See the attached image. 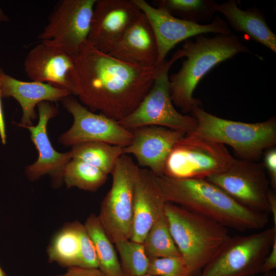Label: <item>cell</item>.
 Here are the masks:
<instances>
[{"label":"cell","mask_w":276,"mask_h":276,"mask_svg":"<svg viewBox=\"0 0 276 276\" xmlns=\"http://www.w3.org/2000/svg\"><path fill=\"white\" fill-rule=\"evenodd\" d=\"M139 168L129 155L123 154L111 173V187L101 203L98 218L112 243L130 238Z\"/></svg>","instance_id":"cell-9"},{"label":"cell","mask_w":276,"mask_h":276,"mask_svg":"<svg viewBox=\"0 0 276 276\" xmlns=\"http://www.w3.org/2000/svg\"><path fill=\"white\" fill-rule=\"evenodd\" d=\"M166 203L155 175L149 170L140 168L135 185L130 240L143 242L152 225L165 212Z\"/></svg>","instance_id":"cell-18"},{"label":"cell","mask_w":276,"mask_h":276,"mask_svg":"<svg viewBox=\"0 0 276 276\" xmlns=\"http://www.w3.org/2000/svg\"><path fill=\"white\" fill-rule=\"evenodd\" d=\"M63 179L68 188L95 192L105 183L107 175L85 162L72 159L63 171Z\"/></svg>","instance_id":"cell-25"},{"label":"cell","mask_w":276,"mask_h":276,"mask_svg":"<svg viewBox=\"0 0 276 276\" xmlns=\"http://www.w3.org/2000/svg\"><path fill=\"white\" fill-rule=\"evenodd\" d=\"M216 11L221 13L236 31L245 33L250 38L276 52V35L269 28L263 12L254 7L240 9L235 0L220 4L215 3Z\"/></svg>","instance_id":"cell-21"},{"label":"cell","mask_w":276,"mask_h":276,"mask_svg":"<svg viewBox=\"0 0 276 276\" xmlns=\"http://www.w3.org/2000/svg\"><path fill=\"white\" fill-rule=\"evenodd\" d=\"M0 94L2 98L13 97L20 104L22 115L20 125L32 126L36 118V105L41 102L62 100L71 94L67 90L37 81L26 82L6 74L0 67Z\"/></svg>","instance_id":"cell-19"},{"label":"cell","mask_w":276,"mask_h":276,"mask_svg":"<svg viewBox=\"0 0 276 276\" xmlns=\"http://www.w3.org/2000/svg\"><path fill=\"white\" fill-rule=\"evenodd\" d=\"M57 276H105L98 268L70 267L66 272Z\"/></svg>","instance_id":"cell-33"},{"label":"cell","mask_w":276,"mask_h":276,"mask_svg":"<svg viewBox=\"0 0 276 276\" xmlns=\"http://www.w3.org/2000/svg\"><path fill=\"white\" fill-rule=\"evenodd\" d=\"M125 276H141L147 273L149 258L143 243L125 239L114 243Z\"/></svg>","instance_id":"cell-27"},{"label":"cell","mask_w":276,"mask_h":276,"mask_svg":"<svg viewBox=\"0 0 276 276\" xmlns=\"http://www.w3.org/2000/svg\"><path fill=\"white\" fill-rule=\"evenodd\" d=\"M268 205L270 214L272 216L273 226H276V196L271 190L268 194Z\"/></svg>","instance_id":"cell-34"},{"label":"cell","mask_w":276,"mask_h":276,"mask_svg":"<svg viewBox=\"0 0 276 276\" xmlns=\"http://www.w3.org/2000/svg\"><path fill=\"white\" fill-rule=\"evenodd\" d=\"M235 158L225 145L187 133L174 146L164 175L176 178H206L226 170Z\"/></svg>","instance_id":"cell-7"},{"label":"cell","mask_w":276,"mask_h":276,"mask_svg":"<svg viewBox=\"0 0 276 276\" xmlns=\"http://www.w3.org/2000/svg\"><path fill=\"white\" fill-rule=\"evenodd\" d=\"M155 180L166 202L203 215L237 231L261 230L268 215L250 210L204 178H176L163 175Z\"/></svg>","instance_id":"cell-2"},{"label":"cell","mask_w":276,"mask_h":276,"mask_svg":"<svg viewBox=\"0 0 276 276\" xmlns=\"http://www.w3.org/2000/svg\"><path fill=\"white\" fill-rule=\"evenodd\" d=\"M84 225L96 249L98 269L105 276H125L112 242L105 233L98 216L92 214Z\"/></svg>","instance_id":"cell-22"},{"label":"cell","mask_w":276,"mask_h":276,"mask_svg":"<svg viewBox=\"0 0 276 276\" xmlns=\"http://www.w3.org/2000/svg\"><path fill=\"white\" fill-rule=\"evenodd\" d=\"M142 14L132 0H97L87 41L98 50L109 53Z\"/></svg>","instance_id":"cell-15"},{"label":"cell","mask_w":276,"mask_h":276,"mask_svg":"<svg viewBox=\"0 0 276 276\" xmlns=\"http://www.w3.org/2000/svg\"><path fill=\"white\" fill-rule=\"evenodd\" d=\"M276 268V239L274 241L270 251L265 258L261 265L260 273L274 271Z\"/></svg>","instance_id":"cell-32"},{"label":"cell","mask_w":276,"mask_h":276,"mask_svg":"<svg viewBox=\"0 0 276 276\" xmlns=\"http://www.w3.org/2000/svg\"><path fill=\"white\" fill-rule=\"evenodd\" d=\"M183 57L179 71L169 78L170 96L174 105L183 113L191 111L200 102L193 97L194 90L201 78L214 66L240 53H249L235 34H217L214 37L197 36L187 39L180 49Z\"/></svg>","instance_id":"cell-3"},{"label":"cell","mask_w":276,"mask_h":276,"mask_svg":"<svg viewBox=\"0 0 276 276\" xmlns=\"http://www.w3.org/2000/svg\"><path fill=\"white\" fill-rule=\"evenodd\" d=\"M215 2L210 0H164L162 7L171 14H179L182 19L198 24L211 18L216 12Z\"/></svg>","instance_id":"cell-28"},{"label":"cell","mask_w":276,"mask_h":276,"mask_svg":"<svg viewBox=\"0 0 276 276\" xmlns=\"http://www.w3.org/2000/svg\"><path fill=\"white\" fill-rule=\"evenodd\" d=\"M276 239V226L244 236L230 237L198 276H252Z\"/></svg>","instance_id":"cell-8"},{"label":"cell","mask_w":276,"mask_h":276,"mask_svg":"<svg viewBox=\"0 0 276 276\" xmlns=\"http://www.w3.org/2000/svg\"><path fill=\"white\" fill-rule=\"evenodd\" d=\"M79 240V252L75 267L98 268L99 263L94 244L84 225L74 222Z\"/></svg>","instance_id":"cell-30"},{"label":"cell","mask_w":276,"mask_h":276,"mask_svg":"<svg viewBox=\"0 0 276 276\" xmlns=\"http://www.w3.org/2000/svg\"><path fill=\"white\" fill-rule=\"evenodd\" d=\"M39 120L37 124L27 128L30 132L31 140L38 153L37 159L27 167L28 178L35 180L45 174H50L60 181L63 178V171L72 159L70 152L60 153L53 147L49 140L47 127L50 119L55 117L58 111L47 101L37 104Z\"/></svg>","instance_id":"cell-17"},{"label":"cell","mask_w":276,"mask_h":276,"mask_svg":"<svg viewBox=\"0 0 276 276\" xmlns=\"http://www.w3.org/2000/svg\"><path fill=\"white\" fill-rule=\"evenodd\" d=\"M9 20V17L4 13L2 8L0 7V21L7 22Z\"/></svg>","instance_id":"cell-36"},{"label":"cell","mask_w":276,"mask_h":276,"mask_svg":"<svg viewBox=\"0 0 276 276\" xmlns=\"http://www.w3.org/2000/svg\"><path fill=\"white\" fill-rule=\"evenodd\" d=\"M80 82L78 95L90 111L120 121L139 105L151 88L155 67H143L102 52L87 41L71 55Z\"/></svg>","instance_id":"cell-1"},{"label":"cell","mask_w":276,"mask_h":276,"mask_svg":"<svg viewBox=\"0 0 276 276\" xmlns=\"http://www.w3.org/2000/svg\"><path fill=\"white\" fill-rule=\"evenodd\" d=\"M1 98L0 94V136L2 142L4 145L6 143V135Z\"/></svg>","instance_id":"cell-35"},{"label":"cell","mask_w":276,"mask_h":276,"mask_svg":"<svg viewBox=\"0 0 276 276\" xmlns=\"http://www.w3.org/2000/svg\"><path fill=\"white\" fill-rule=\"evenodd\" d=\"M170 231L190 276H198L231 237L227 228L203 215L166 202Z\"/></svg>","instance_id":"cell-4"},{"label":"cell","mask_w":276,"mask_h":276,"mask_svg":"<svg viewBox=\"0 0 276 276\" xmlns=\"http://www.w3.org/2000/svg\"><path fill=\"white\" fill-rule=\"evenodd\" d=\"M205 179L244 207L270 214L268 194L270 184L262 165L235 159L226 170Z\"/></svg>","instance_id":"cell-10"},{"label":"cell","mask_w":276,"mask_h":276,"mask_svg":"<svg viewBox=\"0 0 276 276\" xmlns=\"http://www.w3.org/2000/svg\"><path fill=\"white\" fill-rule=\"evenodd\" d=\"M133 139L123 148L124 154L134 156L141 167H146L155 176L164 175L165 164L172 148L186 133L157 126L131 130Z\"/></svg>","instance_id":"cell-16"},{"label":"cell","mask_w":276,"mask_h":276,"mask_svg":"<svg viewBox=\"0 0 276 276\" xmlns=\"http://www.w3.org/2000/svg\"><path fill=\"white\" fill-rule=\"evenodd\" d=\"M264 166L269 176L270 186L274 189L276 188V149L274 147L264 151L263 157Z\"/></svg>","instance_id":"cell-31"},{"label":"cell","mask_w":276,"mask_h":276,"mask_svg":"<svg viewBox=\"0 0 276 276\" xmlns=\"http://www.w3.org/2000/svg\"><path fill=\"white\" fill-rule=\"evenodd\" d=\"M62 101L74 119L71 127L59 138V142L64 146L102 142L125 147L131 142L132 131L121 126L118 121L90 111L70 96Z\"/></svg>","instance_id":"cell-12"},{"label":"cell","mask_w":276,"mask_h":276,"mask_svg":"<svg viewBox=\"0 0 276 276\" xmlns=\"http://www.w3.org/2000/svg\"><path fill=\"white\" fill-rule=\"evenodd\" d=\"M24 70L32 81L66 89L78 96L80 82L72 56L48 41L40 40L28 53Z\"/></svg>","instance_id":"cell-14"},{"label":"cell","mask_w":276,"mask_h":276,"mask_svg":"<svg viewBox=\"0 0 276 276\" xmlns=\"http://www.w3.org/2000/svg\"><path fill=\"white\" fill-rule=\"evenodd\" d=\"M183 57L177 50L168 60L156 67L153 85L139 105L131 113L118 121L130 130L147 126H157L189 133L195 128L194 117L179 112L172 101L169 85V71L172 65Z\"/></svg>","instance_id":"cell-6"},{"label":"cell","mask_w":276,"mask_h":276,"mask_svg":"<svg viewBox=\"0 0 276 276\" xmlns=\"http://www.w3.org/2000/svg\"><path fill=\"white\" fill-rule=\"evenodd\" d=\"M142 243L149 259L181 256L171 235L165 212L152 225Z\"/></svg>","instance_id":"cell-24"},{"label":"cell","mask_w":276,"mask_h":276,"mask_svg":"<svg viewBox=\"0 0 276 276\" xmlns=\"http://www.w3.org/2000/svg\"><path fill=\"white\" fill-rule=\"evenodd\" d=\"M132 1L147 17L155 34L158 49L156 66L162 64L168 52L182 41L207 33H231L227 24L218 16L209 24L200 25L176 17L165 8L154 7L144 0Z\"/></svg>","instance_id":"cell-13"},{"label":"cell","mask_w":276,"mask_h":276,"mask_svg":"<svg viewBox=\"0 0 276 276\" xmlns=\"http://www.w3.org/2000/svg\"><path fill=\"white\" fill-rule=\"evenodd\" d=\"M147 273L154 276H190L181 256L150 258Z\"/></svg>","instance_id":"cell-29"},{"label":"cell","mask_w":276,"mask_h":276,"mask_svg":"<svg viewBox=\"0 0 276 276\" xmlns=\"http://www.w3.org/2000/svg\"><path fill=\"white\" fill-rule=\"evenodd\" d=\"M108 54L132 65L143 67L156 66L158 49L156 37L143 12Z\"/></svg>","instance_id":"cell-20"},{"label":"cell","mask_w":276,"mask_h":276,"mask_svg":"<svg viewBox=\"0 0 276 276\" xmlns=\"http://www.w3.org/2000/svg\"><path fill=\"white\" fill-rule=\"evenodd\" d=\"M191 112L196 121L190 133L231 146L240 159L254 161L276 143V120L274 118L249 123L224 119L212 114L199 106Z\"/></svg>","instance_id":"cell-5"},{"label":"cell","mask_w":276,"mask_h":276,"mask_svg":"<svg viewBox=\"0 0 276 276\" xmlns=\"http://www.w3.org/2000/svg\"><path fill=\"white\" fill-rule=\"evenodd\" d=\"M252 276H276V273L275 271H273L268 273H261Z\"/></svg>","instance_id":"cell-37"},{"label":"cell","mask_w":276,"mask_h":276,"mask_svg":"<svg viewBox=\"0 0 276 276\" xmlns=\"http://www.w3.org/2000/svg\"><path fill=\"white\" fill-rule=\"evenodd\" d=\"M97 1H60L52 11L38 39L49 41L71 55L76 54L87 41Z\"/></svg>","instance_id":"cell-11"},{"label":"cell","mask_w":276,"mask_h":276,"mask_svg":"<svg viewBox=\"0 0 276 276\" xmlns=\"http://www.w3.org/2000/svg\"><path fill=\"white\" fill-rule=\"evenodd\" d=\"M141 276H154V275H151V274H149L148 273H146V274H145L144 275H142Z\"/></svg>","instance_id":"cell-39"},{"label":"cell","mask_w":276,"mask_h":276,"mask_svg":"<svg viewBox=\"0 0 276 276\" xmlns=\"http://www.w3.org/2000/svg\"><path fill=\"white\" fill-rule=\"evenodd\" d=\"M49 260L65 267H75L79 252V240L74 223L68 224L54 238L48 249Z\"/></svg>","instance_id":"cell-26"},{"label":"cell","mask_w":276,"mask_h":276,"mask_svg":"<svg viewBox=\"0 0 276 276\" xmlns=\"http://www.w3.org/2000/svg\"><path fill=\"white\" fill-rule=\"evenodd\" d=\"M0 276H6L5 272L3 271L0 266Z\"/></svg>","instance_id":"cell-38"},{"label":"cell","mask_w":276,"mask_h":276,"mask_svg":"<svg viewBox=\"0 0 276 276\" xmlns=\"http://www.w3.org/2000/svg\"><path fill=\"white\" fill-rule=\"evenodd\" d=\"M123 148L102 142H89L72 146V159L79 160L95 167L107 175L112 173Z\"/></svg>","instance_id":"cell-23"}]
</instances>
